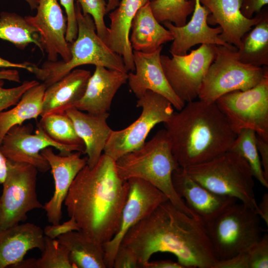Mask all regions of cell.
<instances>
[{
  "label": "cell",
  "instance_id": "6da1fadb",
  "mask_svg": "<svg viewBox=\"0 0 268 268\" xmlns=\"http://www.w3.org/2000/svg\"><path fill=\"white\" fill-rule=\"evenodd\" d=\"M120 245L134 253L141 268L157 252L173 254L184 268H214L217 261L204 224L169 200L132 227Z\"/></svg>",
  "mask_w": 268,
  "mask_h": 268
},
{
  "label": "cell",
  "instance_id": "7a4b0ae2",
  "mask_svg": "<svg viewBox=\"0 0 268 268\" xmlns=\"http://www.w3.org/2000/svg\"><path fill=\"white\" fill-rule=\"evenodd\" d=\"M128 191L115 161L103 153L93 167L86 164L78 173L64 204L79 231L103 246L118 230Z\"/></svg>",
  "mask_w": 268,
  "mask_h": 268
},
{
  "label": "cell",
  "instance_id": "3957f363",
  "mask_svg": "<svg viewBox=\"0 0 268 268\" xmlns=\"http://www.w3.org/2000/svg\"><path fill=\"white\" fill-rule=\"evenodd\" d=\"M164 124L172 153L182 168L228 151L237 135L215 102H188Z\"/></svg>",
  "mask_w": 268,
  "mask_h": 268
},
{
  "label": "cell",
  "instance_id": "277c9868",
  "mask_svg": "<svg viewBox=\"0 0 268 268\" xmlns=\"http://www.w3.org/2000/svg\"><path fill=\"white\" fill-rule=\"evenodd\" d=\"M117 172L124 180L136 178L155 187L180 210L194 217L172 184L173 172L180 166L174 156L165 130H161L139 148L115 161Z\"/></svg>",
  "mask_w": 268,
  "mask_h": 268
},
{
  "label": "cell",
  "instance_id": "5b68a950",
  "mask_svg": "<svg viewBox=\"0 0 268 268\" xmlns=\"http://www.w3.org/2000/svg\"><path fill=\"white\" fill-rule=\"evenodd\" d=\"M77 25L75 40L69 44L71 58L67 61L44 63L41 67L31 63L29 72L47 87L61 79L75 67L93 65L128 72L122 57L113 52L96 33L92 17L84 14L78 2L75 3Z\"/></svg>",
  "mask_w": 268,
  "mask_h": 268
},
{
  "label": "cell",
  "instance_id": "8992f818",
  "mask_svg": "<svg viewBox=\"0 0 268 268\" xmlns=\"http://www.w3.org/2000/svg\"><path fill=\"white\" fill-rule=\"evenodd\" d=\"M183 168L210 191L235 198L259 215L255 178L250 166L239 154L228 150L207 162Z\"/></svg>",
  "mask_w": 268,
  "mask_h": 268
},
{
  "label": "cell",
  "instance_id": "52a82bcc",
  "mask_svg": "<svg viewBox=\"0 0 268 268\" xmlns=\"http://www.w3.org/2000/svg\"><path fill=\"white\" fill-rule=\"evenodd\" d=\"M204 225L217 260L231 259L247 250L264 234L260 216L242 203L229 206Z\"/></svg>",
  "mask_w": 268,
  "mask_h": 268
},
{
  "label": "cell",
  "instance_id": "ba28073f",
  "mask_svg": "<svg viewBox=\"0 0 268 268\" xmlns=\"http://www.w3.org/2000/svg\"><path fill=\"white\" fill-rule=\"evenodd\" d=\"M267 71V66L260 67L241 62L234 46L216 45L215 58L202 80L198 97L207 103H215L226 93L255 86Z\"/></svg>",
  "mask_w": 268,
  "mask_h": 268
},
{
  "label": "cell",
  "instance_id": "9c48e42d",
  "mask_svg": "<svg viewBox=\"0 0 268 268\" xmlns=\"http://www.w3.org/2000/svg\"><path fill=\"white\" fill-rule=\"evenodd\" d=\"M7 165L0 197V231L24 221L30 211L43 207L36 193L37 169L28 163L8 160Z\"/></svg>",
  "mask_w": 268,
  "mask_h": 268
},
{
  "label": "cell",
  "instance_id": "30bf717a",
  "mask_svg": "<svg viewBox=\"0 0 268 268\" xmlns=\"http://www.w3.org/2000/svg\"><path fill=\"white\" fill-rule=\"evenodd\" d=\"M215 103L237 134L251 129L268 141V71L255 86L226 93Z\"/></svg>",
  "mask_w": 268,
  "mask_h": 268
},
{
  "label": "cell",
  "instance_id": "8fae6325",
  "mask_svg": "<svg viewBox=\"0 0 268 268\" xmlns=\"http://www.w3.org/2000/svg\"><path fill=\"white\" fill-rule=\"evenodd\" d=\"M141 108L139 117L121 130H112L104 153L115 161L142 146L151 130L158 124L167 121L174 112L171 102L161 95L147 90L136 102Z\"/></svg>",
  "mask_w": 268,
  "mask_h": 268
},
{
  "label": "cell",
  "instance_id": "7c38bea8",
  "mask_svg": "<svg viewBox=\"0 0 268 268\" xmlns=\"http://www.w3.org/2000/svg\"><path fill=\"white\" fill-rule=\"evenodd\" d=\"M216 54V45L202 44L189 54L160 55L167 80L176 95L185 103L198 97L202 80Z\"/></svg>",
  "mask_w": 268,
  "mask_h": 268
},
{
  "label": "cell",
  "instance_id": "4fadbf2b",
  "mask_svg": "<svg viewBox=\"0 0 268 268\" xmlns=\"http://www.w3.org/2000/svg\"><path fill=\"white\" fill-rule=\"evenodd\" d=\"M32 130L31 124L12 127L0 143V152L8 160L31 164L42 172L50 169L47 160L41 153L45 148L54 147L62 155L75 151L84 152V149L81 147L62 145L54 141L38 124L34 134L32 133Z\"/></svg>",
  "mask_w": 268,
  "mask_h": 268
},
{
  "label": "cell",
  "instance_id": "5bb4252c",
  "mask_svg": "<svg viewBox=\"0 0 268 268\" xmlns=\"http://www.w3.org/2000/svg\"><path fill=\"white\" fill-rule=\"evenodd\" d=\"M129 191L118 230L109 242L103 245L106 268H112L115 254L121 242L134 225L150 214L167 197L150 183L139 178L127 180Z\"/></svg>",
  "mask_w": 268,
  "mask_h": 268
},
{
  "label": "cell",
  "instance_id": "9a60e30c",
  "mask_svg": "<svg viewBox=\"0 0 268 268\" xmlns=\"http://www.w3.org/2000/svg\"><path fill=\"white\" fill-rule=\"evenodd\" d=\"M37 13L25 16L37 30L49 61H58L60 56L64 61L71 58L69 44L66 39L67 20L58 0H38Z\"/></svg>",
  "mask_w": 268,
  "mask_h": 268
},
{
  "label": "cell",
  "instance_id": "2e32d148",
  "mask_svg": "<svg viewBox=\"0 0 268 268\" xmlns=\"http://www.w3.org/2000/svg\"><path fill=\"white\" fill-rule=\"evenodd\" d=\"M162 48L149 53L133 51L135 72L128 73L129 86L138 99L150 90L165 97L179 111L186 103L176 95L165 75L160 62Z\"/></svg>",
  "mask_w": 268,
  "mask_h": 268
},
{
  "label": "cell",
  "instance_id": "e0dca14e",
  "mask_svg": "<svg viewBox=\"0 0 268 268\" xmlns=\"http://www.w3.org/2000/svg\"><path fill=\"white\" fill-rule=\"evenodd\" d=\"M172 180L176 194L194 216L203 224L238 201L210 191L193 179L180 166L173 172Z\"/></svg>",
  "mask_w": 268,
  "mask_h": 268
},
{
  "label": "cell",
  "instance_id": "ac0fdd59",
  "mask_svg": "<svg viewBox=\"0 0 268 268\" xmlns=\"http://www.w3.org/2000/svg\"><path fill=\"white\" fill-rule=\"evenodd\" d=\"M48 162L52 173L55 191L51 199L43 205L48 220L52 224L60 223L62 218V204L77 174L87 164V157H81L80 152L67 155L56 154L48 147L41 151Z\"/></svg>",
  "mask_w": 268,
  "mask_h": 268
},
{
  "label": "cell",
  "instance_id": "d6986e66",
  "mask_svg": "<svg viewBox=\"0 0 268 268\" xmlns=\"http://www.w3.org/2000/svg\"><path fill=\"white\" fill-rule=\"evenodd\" d=\"M195 5L191 19L183 26H176L169 21L162 22L171 33L173 40L169 52L172 55H183L193 46L198 44L222 45L228 47L231 44L221 40L219 35L221 28L210 27L207 22L209 10L202 5L200 0H195Z\"/></svg>",
  "mask_w": 268,
  "mask_h": 268
},
{
  "label": "cell",
  "instance_id": "ffe728a7",
  "mask_svg": "<svg viewBox=\"0 0 268 268\" xmlns=\"http://www.w3.org/2000/svg\"><path fill=\"white\" fill-rule=\"evenodd\" d=\"M210 13L207 17L208 24H218L222 29L219 38L237 49L243 35L262 18L263 10L254 18H247L241 12L242 0H200ZM263 9V8H262Z\"/></svg>",
  "mask_w": 268,
  "mask_h": 268
},
{
  "label": "cell",
  "instance_id": "44dd1931",
  "mask_svg": "<svg viewBox=\"0 0 268 268\" xmlns=\"http://www.w3.org/2000/svg\"><path fill=\"white\" fill-rule=\"evenodd\" d=\"M128 77L126 72L96 66L83 95L74 107L93 115L108 112L116 93Z\"/></svg>",
  "mask_w": 268,
  "mask_h": 268
},
{
  "label": "cell",
  "instance_id": "7402d4cb",
  "mask_svg": "<svg viewBox=\"0 0 268 268\" xmlns=\"http://www.w3.org/2000/svg\"><path fill=\"white\" fill-rule=\"evenodd\" d=\"M150 0H120L118 6L109 15L111 23L107 28L105 43L121 56L127 71L135 70L130 32L137 10Z\"/></svg>",
  "mask_w": 268,
  "mask_h": 268
},
{
  "label": "cell",
  "instance_id": "603a6c76",
  "mask_svg": "<svg viewBox=\"0 0 268 268\" xmlns=\"http://www.w3.org/2000/svg\"><path fill=\"white\" fill-rule=\"evenodd\" d=\"M75 132L83 141L87 154V165L93 167L98 162L108 140L112 130L107 124L108 112L99 115L84 113L72 107L66 111Z\"/></svg>",
  "mask_w": 268,
  "mask_h": 268
},
{
  "label": "cell",
  "instance_id": "cb8c5ba5",
  "mask_svg": "<svg viewBox=\"0 0 268 268\" xmlns=\"http://www.w3.org/2000/svg\"><path fill=\"white\" fill-rule=\"evenodd\" d=\"M44 247L43 230L32 223L18 224L0 231V268H12L27 252Z\"/></svg>",
  "mask_w": 268,
  "mask_h": 268
},
{
  "label": "cell",
  "instance_id": "d4e9b609",
  "mask_svg": "<svg viewBox=\"0 0 268 268\" xmlns=\"http://www.w3.org/2000/svg\"><path fill=\"white\" fill-rule=\"evenodd\" d=\"M91 75L89 70L74 69L47 87L43 97L40 116L64 113L74 107L83 95Z\"/></svg>",
  "mask_w": 268,
  "mask_h": 268
},
{
  "label": "cell",
  "instance_id": "484cf974",
  "mask_svg": "<svg viewBox=\"0 0 268 268\" xmlns=\"http://www.w3.org/2000/svg\"><path fill=\"white\" fill-rule=\"evenodd\" d=\"M150 1L136 12L132 23L130 37L132 49L146 53L154 52L163 44L173 40L171 33L155 18Z\"/></svg>",
  "mask_w": 268,
  "mask_h": 268
},
{
  "label": "cell",
  "instance_id": "4316f807",
  "mask_svg": "<svg viewBox=\"0 0 268 268\" xmlns=\"http://www.w3.org/2000/svg\"><path fill=\"white\" fill-rule=\"evenodd\" d=\"M57 239L69 252L73 268H106L102 245L79 231H71Z\"/></svg>",
  "mask_w": 268,
  "mask_h": 268
},
{
  "label": "cell",
  "instance_id": "83f0119b",
  "mask_svg": "<svg viewBox=\"0 0 268 268\" xmlns=\"http://www.w3.org/2000/svg\"><path fill=\"white\" fill-rule=\"evenodd\" d=\"M46 85L38 83L26 91L19 101L9 110L0 114V143L7 132L14 126L40 116Z\"/></svg>",
  "mask_w": 268,
  "mask_h": 268
},
{
  "label": "cell",
  "instance_id": "f1b7e54d",
  "mask_svg": "<svg viewBox=\"0 0 268 268\" xmlns=\"http://www.w3.org/2000/svg\"><path fill=\"white\" fill-rule=\"evenodd\" d=\"M262 10V18L243 35L237 49L241 62L260 67L268 66V10L267 7Z\"/></svg>",
  "mask_w": 268,
  "mask_h": 268
},
{
  "label": "cell",
  "instance_id": "f546056e",
  "mask_svg": "<svg viewBox=\"0 0 268 268\" xmlns=\"http://www.w3.org/2000/svg\"><path fill=\"white\" fill-rule=\"evenodd\" d=\"M0 39L12 43L21 50L24 49L30 44H34L44 53L36 29L25 17L14 12H0Z\"/></svg>",
  "mask_w": 268,
  "mask_h": 268
},
{
  "label": "cell",
  "instance_id": "4dcf8cb0",
  "mask_svg": "<svg viewBox=\"0 0 268 268\" xmlns=\"http://www.w3.org/2000/svg\"><path fill=\"white\" fill-rule=\"evenodd\" d=\"M38 125L54 141L85 150L83 141L77 134L71 119L66 112L52 113L42 117Z\"/></svg>",
  "mask_w": 268,
  "mask_h": 268
},
{
  "label": "cell",
  "instance_id": "1f68e13d",
  "mask_svg": "<svg viewBox=\"0 0 268 268\" xmlns=\"http://www.w3.org/2000/svg\"><path fill=\"white\" fill-rule=\"evenodd\" d=\"M16 268H73L67 248L57 239L44 235V247L40 258L23 260Z\"/></svg>",
  "mask_w": 268,
  "mask_h": 268
},
{
  "label": "cell",
  "instance_id": "d6a6232c",
  "mask_svg": "<svg viewBox=\"0 0 268 268\" xmlns=\"http://www.w3.org/2000/svg\"><path fill=\"white\" fill-rule=\"evenodd\" d=\"M256 132L251 129L241 130L229 150L235 152L247 162L254 177L264 187L268 188V181L266 179L259 153L256 142Z\"/></svg>",
  "mask_w": 268,
  "mask_h": 268
},
{
  "label": "cell",
  "instance_id": "836d02e7",
  "mask_svg": "<svg viewBox=\"0 0 268 268\" xmlns=\"http://www.w3.org/2000/svg\"><path fill=\"white\" fill-rule=\"evenodd\" d=\"M268 235L263 234L259 241L233 258L217 260L214 268H268Z\"/></svg>",
  "mask_w": 268,
  "mask_h": 268
},
{
  "label": "cell",
  "instance_id": "e575fe53",
  "mask_svg": "<svg viewBox=\"0 0 268 268\" xmlns=\"http://www.w3.org/2000/svg\"><path fill=\"white\" fill-rule=\"evenodd\" d=\"M195 0H154L150 6L159 23L169 21L176 26H183L194 10Z\"/></svg>",
  "mask_w": 268,
  "mask_h": 268
},
{
  "label": "cell",
  "instance_id": "d590c367",
  "mask_svg": "<svg viewBox=\"0 0 268 268\" xmlns=\"http://www.w3.org/2000/svg\"><path fill=\"white\" fill-rule=\"evenodd\" d=\"M76 2L83 14L91 16L97 35L105 42L108 28L104 21V16L107 13L105 0H76Z\"/></svg>",
  "mask_w": 268,
  "mask_h": 268
},
{
  "label": "cell",
  "instance_id": "8d00e7d4",
  "mask_svg": "<svg viewBox=\"0 0 268 268\" xmlns=\"http://www.w3.org/2000/svg\"><path fill=\"white\" fill-rule=\"evenodd\" d=\"M38 83L35 80H25L19 86L5 88L4 80L0 79V114L16 104L26 91Z\"/></svg>",
  "mask_w": 268,
  "mask_h": 268
},
{
  "label": "cell",
  "instance_id": "74e56055",
  "mask_svg": "<svg viewBox=\"0 0 268 268\" xmlns=\"http://www.w3.org/2000/svg\"><path fill=\"white\" fill-rule=\"evenodd\" d=\"M64 7L67 20L66 39L69 43L73 42L77 35V25L75 15L74 0H60Z\"/></svg>",
  "mask_w": 268,
  "mask_h": 268
},
{
  "label": "cell",
  "instance_id": "f35d334b",
  "mask_svg": "<svg viewBox=\"0 0 268 268\" xmlns=\"http://www.w3.org/2000/svg\"><path fill=\"white\" fill-rule=\"evenodd\" d=\"M113 268H141L134 253L131 249L122 245L115 254Z\"/></svg>",
  "mask_w": 268,
  "mask_h": 268
},
{
  "label": "cell",
  "instance_id": "ab89813d",
  "mask_svg": "<svg viewBox=\"0 0 268 268\" xmlns=\"http://www.w3.org/2000/svg\"><path fill=\"white\" fill-rule=\"evenodd\" d=\"M71 231H79L77 223L72 218L62 224L48 225L43 230L44 235L51 239H57L59 236Z\"/></svg>",
  "mask_w": 268,
  "mask_h": 268
},
{
  "label": "cell",
  "instance_id": "60d3db41",
  "mask_svg": "<svg viewBox=\"0 0 268 268\" xmlns=\"http://www.w3.org/2000/svg\"><path fill=\"white\" fill-rule=\"evenodd\" d=\"M268 0H242L241 12L247 18H252L254 13L260 12L267 5Z\"/></svg>",
  "mask_w": 268,
  "mask_h": 268
},
{
  "label": "cell",
  "instance_id": "b9f144b4",
  "mask_svg": "<svg viewBox=\"0 0 268 268\" xmlns=\"http://www.w3.org/2000/svg\"><path fill=\"white\" fill-rule=\"evenodd\" d=\"M256 142L259 153L261 156V163L265 176L268 181V141L256 134Z\"/></svg>",
  "mask_w": 268,
  "mask_h": 268
},
{
  "label": "cell",
  "instance_id": "7bdbcfd3",
  "mask_svg": "<svg viewBox=\"0 0 268 268\" xmlns=\"http://www.w3.org/2000/svg\"><path fill=\"white\" fill-rule=\"evenodd\" d=\"M145 268H184L179 263L171 260L148 262Z\"/></svg>",
  "mask_w": 268,
  "mask_h": 268
},
{
  "label": "cell",
  "instance_id": "ee69618b",
  "mask_svg": "<svg viewBox=\"0 0 268 268\" xmlns=\"http://www.w3.org/2000/svg\"><path fill=\"white\" fill-rule=\"evenodd\" d=\"M259 216L268 226V194L265 193L258 204Z\"/></svg>",
  "mask_w": 268,
  "mask_h": 268
},
{
  "label": "cell",
  "instance_id": "f6af8a7d",
  "mask_svg": "<svg viewBox=\"0 0 268 268\" xmlns=\"http://www.w3.org/2000/svg\"><path fill=\"white\" fill-rule=\"evenodd\" d=\"M0 79L7 80L16 82H20L19 72L14 69L0 70Z\"/></svg>",
  "mask_w": 268,
  "mask_h": 268
},
{
  "label": "cell",
  "instance_id": "bcb514c9",
  "mask_svg": "<svg viewBox=\"0 0 268 268\" xmlns=\"http://www.w3.org/2000/svg\"><path fill=\"white\" fill-rule=\"evenodd\" d=\"M30 64L27 62L22 63H12L0 57V68H23L29 71Z\"/></svg>",
  "mask_w": 268,
  "mask_h": 268
},
{
  "label": "cell",
  "instance_id": "7dc6e473",
  "mask_svg": "<svg viewBox=\"0 0 268 268\" xmlns=\"http://www.w3.org/2000/svg\"><path fill=\"white\" fill-rule=\"evenodd\" d=\"M7 160L0 152V184H2L7 175Z\"/></svg>",
  "mask_w": 268,
  "mask_h": 268
},
{
  "label": "cell",
  "instance_id": "c3c4849f",
  "mask_svg": "<svg viewBox=\"0 0 268 268\" xmlns=\"http://www.w3.org/2000/svg\"><path fill=\"white\" fill-rule=\"evenodd\" d=\"M120 0H107L106 10L107 13L115 9L119 5Z\"/></svg>",
  "mask_w": 268,
  "mask_h": 268
},
{
  "label": "cell",
  "instance_id": "681fc988",
  "mask_svg": "<svg viewBox=\"0 0 268 268\" xmlns=\"http://www.w3.org/2000/svg\"><path fill=\"white\" fill-rule=\"evenodd\" d=\"M29 5L31 10L37 8L38 4V0H24Z\"/></svg>",
  "mask_w": 268,
  "mask_h": 268
},
{
  "label": "cell",
  "instance_id": "f907efd6",
  "mask_svg": "<svg viewBox=\"0 0 268 268\" xmlns=\"http://www.w3.org/2000/svg\"><path fill=\"white\" fill-rule=\"evenodd\" d=\"M151 0H150V1H151Z\"/></svg>",
  "mask_w": 268,
  "mask_h": 268
}]
</instances>
